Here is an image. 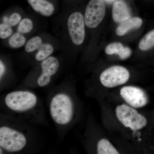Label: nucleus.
I'll return each instance as SVG.
<instances>
[{
  "mask_svg": "<svg viewBox=\"0 0 154 154\" xmlns=\"http://www.w3.org/2000/svg\"><path fill=\"white\" fill-rule=\"evenodd\" d=\"M120 94L127 104L135 108L144 107L149 102L146 92L137 87L125 86L122 88Z\"/></svg>",
  "mask_w": 154,
  "mask_h": 154,
  "instance_id": "6e6552de",
  "label": "nucleus"
},
{
  "mask_svg": "<svg viewBox=\"0 0 154 154\" xmlns=\"http://www.w3.org/2000/svg\"><path fill=\"white\" fill-rule=\"evenodd\" d=\"M5 66L2 60L0 61V79L2 81V79L5 73Z\"/></svg>",
  "mask_w": 154,
  "mask_h": 154,
  "instance_id": "4be33fe9",
  "label": "nucleus"
},
{
  "mask_svg": "<svg viewBox=\"0 0 154 154\" xmlns=\"http://www.w3.org/2000/svg\"><path fill=\"white\" fill-rule=\"evenodd\" d=\"M49 111L51 118L57 124L67 125L72 121L74 113L71 97L64 92L56 94L50 102Z\"/></svg>",
  "mask_w": 154,
  "mask_h": 154,
  "instance_id": "f03ea898",
  "label": "nucleus"
},
{
  "mask_svg": "<svg viewBox=\"0 0 154 154\" xmlns=\"http://www.w3.org/2000/svg\"><path fill=\"white\" fill-rule=\"evenodd\" d=\"M106 8L104 0H91L86 8L85 20L88 28H96L105 17Z\"/></svg>",
  "mask_w": 154,
  "mask_h": 154,
  "instance_id": "423d86ee",
  "label": "nucleus"
},
{
  "mask_svg": "<svg viewBox=\"0 0 154 154\" xmlns=\"http://www.w3.org/2000/svg\"><path fill=\"white\" fill-rule=\"evenodd\" d=\"M116 114L117 119L122 124L133 131L142 129L147 124V120L144 116L139 113L131 106L125 104L116 107Z\"/></svg>",
  "mask_w": 154,
  "mask_h": 154,
  "instance_id": "20e7f679",
  "label": "nucleus"
},
{
  "mask_svg": "<svg viewBox=\"0 0 154 154\" xmlns=\"http://www.w3.org/2000/svg\"><path fill=\"white\" fill-rule=\"evenodd\" d=\"M42 44V40L41 37L38 36H34L30 38L26 43L25 50L28 53H31L39 49Z\"/></svg>",
  "mask_w": 154,
  "mask_h": 154,
  "instance_id": "a211bd4d",
  "label": "nucleus"
},
{
  "mask_svg": "<svg viewBox=\"0 0 154 154\" xmlns=\"http://www.w3.org/2000/svg\"><path fill=\"white\" fill-rule=\"evenodd\" d=\"M142 24V19L139 17L129 18L120 23L116 28V33L119 36H123L130 30L138 29Z\"/></svg>",
  "mask_w": 154,
  "mask_h": 154,
  "instance_id": "f8f14e48",
  "label": "nucleus"
},
{
  "mask_svg": "<svg viewBox=\"0 0 154 154\" xmlns=\"http://www.w3.org/2000/svg\"><path fill=\"white\" fill-rule=\"evenodd\" d=\"M129 78V72L125 68L114 66L102 72L100 75V80L104 87L113 88L125 84Z\"/></svg>",
  "mask_w": 154,
  "mask_h": 154,
  "instance_id": "39448f33",
  "label": "nucleus"
},
{
  "mask_svg": "<svg viewBox=\"0 0 154 154\" xmlns=\"http://www.w3.org/2000/svg\"><path fill=\"white\" fill-rule=\"evenodd\" d=\"M22 17L18 13H14L10 16L9 18L5 17L3 19L4 23H7L11 26H14L17 25L21 22Z\"/></svg>",
  "mask_w": 154,
  "mask_h": 154,
  "instance_id": "412c9836",
  "label": "nucleus"
},
{
  "mask_svg": "<svg viewBox=\"0 0 154 154\" xmlns=\"http://www.w3.org/2000/svg\"><path fill=\"white\" fill-rule=\"evenodd\" d=\"M107 54H116L118 55L122 60H125L130 57L131 51L129 47H124L120 42H115L107 45L105 50Z\"/></svg>",
  "mask_w": 154,
  "mask_h": 154,
  "instance_id": "ddd939ff",
  "label": "nucleus"
},
{
  "mask_svg": "<svg viewBox=\"0 0 154 154\" xmlns=\"http://www.w3.org/2000/svg\"><path fill=\"white\" fill-rule=\"evenodd\" d=\"M97 153L99 154H118L119 152L106 139L99 141L97 145Z\"/></svg>",
  "mask_w": 154,
  "mask_h": 154,
  "instance_id": "4468645a",
  "label": "nucleus"
},
{
  "mask_svg": "<svg viewBox=\"0 0 154 154\" xmlns=\"http://www.w3.org/2000/svg\"><path fill=\"white\" fill-rule=\"evenodd\" d=\"M28 137L22 130L12 125H1L0 148L4 152H18L25 148L28 144Z\"/></svg>",
  "mask_w": 154,
  "mask_h": 154,
  "instance_id": "7ed1b4c3",
  "label": "nucleus"
},
{
  "mask_svg": "<svg viewBox=\"0 0 154 154\" xmlns=\"http://www.w3.org/2000/svg\"><path fill=\"white\" fill-rule=\"evenodd\" d=\"M6 110L11 115L29 122L36 120L41 113V105L37 96L31 91H13L4 100Z\"/></svg>",
  "mask_w": 154,
  "mask_h": 154,
  "instance_id": "f257e3e1",
  "label": "nucleus"
},
{
  "mask_svg": "<svg viewBox=\"0 0 154 154\" xmlns=\"http://www.w3.org/2000/svg\"><path fill=\"white\" fill-rule=\"evenodd\" d=\"M85 20L82 14L75 12L69 17L67 27L70 37L75 45L82 44L85 36Z\"/></svg>",
  "mask_w": 154,
  "mask_h": 154,
  "instance_id": "0eeeda50",
  "label": "nucleus"
},
{
  "mask_svg": "<svg viewBox=\"0 0 154 154\" xmlns=\"http://www.w3.org/2000/svg\"><path fill=\"white\" fill-rule=\"evenodd\" d=\"M8 42L11 47L13 48H19L25 44L26 39L22 33L18 32L14 33L11 36Z\"/></svg>",
  "mask_w": 154,
  "mask_h": 154,
  "instance_id": "f3484780",
  "label": "nucleus"
},
{
  "mask_svg": "<svg viewBox=\"0 0 154 154\" xmlns=\"http://www.w3.org/2000/svg\"><path fill=\"white\" fill-rule=\"evenodd\" d=\"M42 73L38 77L37 84L40 87L48 85L51 81L52 76L57 72L60 64L57 59L49 57L41 63Z\"/></svg>",
  "mask_w": 154,
  "mask_h": 154,
  "instance_id": "1a4fd4ad",
  "label": "nucleus"
},
{
  "mask_svg": "<svg viewBox=\"0 0 154 154\" xmlns=\"http://www.w3.org/2000/svg\"><path fill=\"white\" fill-rule=\"evenodd\" d=\"M30 6L36 12L45 17L51 16L54 13V7L47 0H27Z\"/></svg>",
  "mask_w": 154,
  "mask_h": 154,
  "instance_id": "9b49d317",
  "label": "nucleus"
},
{
  "mask_svg": "<svg viewBox=\"0 0 154 154\" xmlns=\"http://www.w3.org/2000/svg\"><path fill=\"white\" fill-rule=\"evenodd\" d=\"M112 14L113 21L120 24L131 17V11L129 6L122 1H117L113 3Z\"/></svg>",
  "mask_w": 154,
  "mask_h": 154,
  "instance_id": "9d476101",
  "label": "nucleus"
},
{
  "mask_svg": "<svg viewBox=\"0 0 154 154\" xmlns=\"http://www.w3.org/2000/svg\"><path fill=\"white\" fill-rule=\"evenodd\" d=\"M139 47L142 51H147L153 48L154 29L149 31L141 39L139 44Z\"/></svg>",
  "mask_w": 154,
  "mask_h": 154,
  "instance_id": "2eb2a0df",
  "label": "nucleus"
},
{
  "mask_svg": "<svg viewBox=\"0 0 154 154\" xmlns=\"http://www.w3.org/2000/svg\"><path fill=\"white\" fill-rule=\"evenodd\" d=\"M33 28V23L30 19L25 18L21 20L18 27V32L22 33H29Z\"/></svg>",
  "mask_w": 154,
  "mask_h": 154,
  "instance_id": "6ab92c4d",
  "label": "nucleus"
},
{
  "mask_svg": "<svg viewBox=\"0 0 154 154\" xmlns=\"http://www.w3.org/2000/svg\"><path fill=\"white\" fill-rule=\"evenodd\" d=\"M13 30L8 24L3 23L0 25V37L2 39L8 38L12 36Z\"/></svg>",
  "mask_w": 154,
  "mask_h": 154,
  "instance_id": "aec40b11",
  "label": "nucleus"
},
{
  "mask_svg": "<svg viewBox=\"0 0 154 154\" xmlns=\"http://www.w3.org/2000/svg\"><path fill=\"white\" fill-rule=\"evenodd\" d=\"M53 51V47L51 45L43 43L38 49V52L35 55V59L38 61H42L49 57Z\"/></svg>",
  "mask_w": 154,
  "mask_h": 154,
  "instance_id": "dca6fc26",
  "label": "nucleus"
}]
</instances>
